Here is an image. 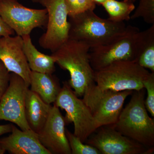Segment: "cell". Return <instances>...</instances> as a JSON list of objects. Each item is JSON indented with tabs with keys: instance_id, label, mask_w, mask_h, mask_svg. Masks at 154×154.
Instances as JSON below:
<instances>
[{
	"instance_id": "6da1fadb",
	"label": "cell",
	"mask_w": 154,
	"mask_h": 154,
	"mask_svg": "<svg viewBox=\"0 0 154 154\" xmlns=\"http://www.w3.org/2000/svg\"><path fill=\"white\" fill-rule=\"evenodd\" d=\"M91 48L83 42L69 38L51 55L61 68L68 71L70 87L78 97L94 82L95 71L90 62Z\"/></svg>"
},
{
	"instance_id": "7a4b0ae2",
	"label": "cell",
	"mask_w": 154,
	"mask_h": 154,
	"mask_svg": "<svg viewBox=\"0 0 154 154\" xmlns=\"http://www.w3.org/2000/svg\"><path fill=\"white\" fill-rule=\"evenodd\" d=\"M131 95L113 126L123 135L146 147H154V119L149 116L145 105L144 88L133 91Z\"/></svg>"
},
{
	"instance_id": "3957f363",
	"label": "cell",
	"mask_w": 154,
	"mask_h": 154,
	"mask_svg": "<svg viewBox=\"0 0 154 154\" xmlns=\"http://www.w3.org/2000/svg\"><path fill=\"white\" fill-rule=\"evenodd\" d=\"M69 18V38L83 42L91 48L113 41L124 33L127 26L124 22L100 18L92 11Z\"/></svg>"
},
{
	"instance_id": "277c9868",
	"label": "cell",
	"mask_w": 154,
	"mask_h": 154,
	"mask_svg": "<svg viewBox=\"0 0 154 154\" xmlns=\"http://www.w3.org/2000/svg\"><path fill=\"white\" fill-rule=\"evenodd\" d=\"M150 73L135 62H116L95 71L94 82L102 90L138 91L144 88V80Z\"/></svg>"
},
{
	"instance_id": "5b68a950",
	"label": "cell",
	"mask_w": 154,
	"mask_h": 154,
	"mask_svg": "<svg viewBox=\"0 0 154 154\" xmlns=\"http://www.w3.org/2000/svg\"><path fill=\"white\" fill-rule=\"evenodd\" d=\"M133 92L102 90L94 82L86 89L82 100L89 108L99 128L115 124L123 108L125 99Z\"/></svg>"
},
{
	"instance_id": "8992f818",
	"label": "cell",
	"mask_w": 154,
	"mask_h": 154,
	"mask_svg": "<svg viewBox=\"0 0 154 154\" xmlns=\"http://www.w3.org/2000/svg\"><path fill=\"white\" fill-rule=\"evenodd\" d=\"M140 31L138 28L128 25L124 33L113 41L91 48L90 62L94 70H99L116 62H135Z\"/></svg>"
},
{
	"instance_id": "52a82bcc",
	"label": "cell",
	"mask_w": 154,
	"mask_h": 154,
	"mask_svg": "<svg viewBox=\"0 0 154 154\" xmlns=\"http://www.w3.org/2000/svg\"><path fill=\"white\" fill-rule=\"evenodd\" d=\"M54 105L65 110L66 123H73L74 134L84 143L98 128L89 108L75 94L68 82L63 83Z\"/></svg>"
},
{
	"instance_id": "ba28073f",
	"label": "cell",
	"mask_w": 154,
	"mask_h": 154,
	"mask_svg": "<svg viewBox=\"0 0 154 154\" xmlns=\"http://www.w3.org/2000/svg\"><path fill=\"white\" fill-rule=\"evenodd\" d=\"M0 16L17 35L22 37L47 24L46 9L27 8L17 0H0Z\"/></svg>"
},
{
	"instance_id": "9c48e42d",
	"label": "cell",
	"mask_w": 154,
	"mask_h": 154,
	"mask_svg": "<svg viewBox=\"0 0 154 154\" xmlns=\"http://www.w3.org/2000/svg\"><path fill=\"white\" fill-rule=\"evenodd\" d=\"M40 4L47 10L48 21L46 32L40 36L38 43L53 53L69 38L68 14L64 0H42Z\"/></svg>"
},
{
	"instance_id": "30bf717a",
	"label": "cell",
	"mask_w": 154,
	"mask_h": 154,
	"mask_svg": "<svg viewBox=\"0 0 154 154\" xmlns=\"http://www.w3.org/2000/svg\"><path fill=\"white\" fill-rule=\"evenodd\" d=\"M102 154H150L154 148H148L127 137L113 125L99 127L86 141Z\"/></svg>"
},
{
	"instance_id": "8fae6325",
	"label": "cell",
	"mask_w": 154,
	"mask_h": 154,
	"mask_svg": "<svg viewBox=\"0 0 154 154\" xmlns=\"http://www.w3.org/2000/svg\"><path fill=\"white\" fill-rule=\"evenodd\" d=\"M28 88L22 77L11 72L8 88L0 101V120L13 122L23 131L30 129L25 115V96Z\"/></svg>"
},
{
	"instance_id": "7c38bea8",
	"label": "cell",
	"mask_w": 154,
	"mask_h": 154,
	"mask_svg": "<svg viewBox=\"0 0 154 154\" xmlns=\"http://www.w3.org/2000/svg\"><path fill=\"white\" fill-rule=\"evenodd\" d=\"M65 124L59 108L54 105L46 123L37 134L40 143L51 154H72L66 134Z\"/></svg>"
},
{
	"instance_id": "4fadbf2b",
	"label": "cell",
	"mask_w": 154,
	"mask_h": 154,
	"mask_svg": "<svg viewBox=\"0 0 154 154\" xmlns=\"http://www.w3.org/2000/svg\"><path fill=\"white\" fill-rule=\"evenodd\" d=\"M0 60L10 72L19 75L30 85V70L23 50L22 36L0 37Z\"/></svg>"
},
{
	"instance_id": "5bb4252c",
	"label": "cell",
	"mask_w": 154,
	"mask_h": 154,
	"mask_svg": "<svg viewBox=\"0 0 154 154\" xmlns=\"http://www.w3.org/2000/svg\"><path fill=\"white\" fill-rule=\"evenodd\" d=\"M11 134L0 139V148L11 154H51L32 130L23 131L12 125Z\"/></svg>"
},
{
	"instance_id": "9a60e30c",
	"label": "cell",
	"mask_w": 154,
	"mask_h": 154,
	"mask_svg": "<svg viewBox=\"0 0 154 154\" xmlns=\"http://www.w3.org/2000/svg\"><path fill=\"white\" fill-rule=\"evenodd\" d=\"M52 107L29 88L27 89L25 96V115L30 129L37 134L41 130L47 121Z\"/></svg>"
},
{
	"instance_id": "2e32d148",
	"label": "cell",
	"mask_w": 154,
	"mask_h": 154,
	"mask_svg": "<svg viewBox=\"0 0 154 154\" xmlns=\"http://www.w3.org/2000/svg\"><path fill=\"white\" fill-rule=\"evenodd\" d=\"M30 90L38 95L48 104L54 103L61 91L58 80L52 74L43 73L31 71Z\"/></svg>"
},
{
	"instance_id": "e0dca14e",
	"label": "cell",
	"mask_w": 154,
	"mask_h": 154,
	"mask_svg": "<svg viewBox=\"0 0 154 154\" xmlns=\"http://www.w3.org/2000/svg\"><path fill=\"white\" fill-rule=\"evenodd\" d=\"M22 37L23 50L31 71L43 73L53 74L55 71L56 63L53 57L38 51L33 44L30 35Z\"/></svg>"
},
{
	"instance_id": "ac0fdd59",
	"label": "cell",
	"mask_w": 154,
	"mask_h": 154,
	"mask_svg": "<svg viewBox=\"0 0 154 154\" xmlns=\"http://www.w3.org/2000/svg\"><path fill=\"white\" fill-rule=\"evenodd\" d=\"M135 62L154 72V24L148 29L140 31Z\"/></svg>"
},
{
	"instance_id": "d6986e66",
	"label": "cell",
	"mask_w": 154,
	"mask_h": 154,
	"mask_svg": "<svg viewBox=\"0 0 154 154\" xmlns=\"http://www.w3.org/2000/svg\"><path fill=\"white\" fill-rule=\"evenodd\" d=\"M133 0H107L102 6L109 15L108 19L116 22H124L130 19L135 7Z\"/></svg>"
},
{
	"instance_id": "ffe728a7",
	"label": "cell",
	"mask_w": 154,
	"mask_h": 154,
	"mask_svg": "<svg viewBox=\"0 0 154 154\" xmlns=\"http://www.w3.org/2000/svg\"><path fill=\"white\" fill-rule=\"evenodd\" d=\"M72 154H102L99 150L93 146L84 143L74 134L65 130Z\"/></svg>"
},
{
	"instance_id": "44dd1931",
	"label": "cell",
	"mask_w": 154,
	"mask_h": 154,
	"mask_svg": "<svg viewBox=\"0 0 154 154\" xmlns=\"http://www.w3.org/2000/svg\"><path fill=\"white\" fill-rule=\"evenodd\" d=\"M142 18L146 23L154 24V0H139L138 6L130 19Z\"/></svg>"
},
{
	"instance_id": "7402d4cb",
	"label": "cell",
	"mask_w": 154,
	"mask_h": 154,
	"mask_svg": "<svg viewBox=\"0 0 154 154\" xmlns=\"http://www.w3.org/2000/svg\"><path fill=\"white\" fill-rule=\"evenodd\" d=\"M68 14L72 17L86 11H94L96 4L92 0H64Z\"/></svg>"
},
{
	"instance_id": "603a6c76",
	"label": "cell",
	"mask_w": 154,
	"mask_h": 154,
	"mask_svg": "<svg viewBox=\"0 0 154 154\" xmlns=\"http://www.w3.org/2000/svg\"><path fill=\"white\" fill-rule=\"evenodd\" d=\"M144 88L147 91L146 99L145 105L147 110L153 117H154V72H150L143 82Z\"/></svg>"
},
{
	"instance_id": "cb8c5ba5",
	"label": "cell",
	"mask_w": 154,
	"mask_h": 154,
	"mask_svg": "<svg viewBox=\"0 0 154 154\" xmlns=\"http://www.w3.org/2000/svg\"><path fill=\"white\" fill-rule=\"evenodd\" d=\"M10 73L0 60V101L8 88Z\"/></svg>"
},
{
	"instance_id": "d4e9b609",
	"label": "cell",
	"mask_w": 154,
	"mask_h": 154,
	"mask_svg": "<svg viewBox=\"0 0 154 154\" xmlns=\"http://www.w3.org/2000/svg\"><path fill=\"white\" fill-rule=\"evenodd\" d=\"M14 31L7 25L0 16V36H11Z\"/></svg>"
},
{
	"instance_id": "484cf974",
	"label": "cell",
	"mask_w": 154,
	"mask_h": 154,
	"mask_svg": "<svg viewBox=\"0 0 154 154\" xmlns=\"http://www.w3.org/2000/svg\"><path fill=\"white\" fill-rule=\"evenodd\" d=\"M12 130V124L0 125V136L6 134L11 133Z\"/></svg>"
},
{
	"instance_id": "4316f807",
	"label": "cell",
	"mask_w": 154,
	"mask_h": 154,
	"mask_svg": "<svg viewBox=\"0 0 154 154\" xmlns=\"http://www.w3.org/2000/svg\"><path fill=\"white\" fill-rule=\"evenodd\" d=\"M95 4H98V5H103L104 3L107 0H92Z\"/></svg>"
},
{
	"instance_id": "83f0119b",
	"label": "cell",
	"mask_w": 154,
	"mask_h": 154,
	"mask_svg": "<svg viewBox=\"0 0 154 154\" xmlns=\"http://www.w3.org/2000/svg\"><path fill=\"white\" fill-rule=\"evenodd\" d=\"M6 152V151L5 150H4L3 149H1L0 148V154H5V153Z\"/></svg>"
},
{
	"instance_id": "f1b7e54d",
	"label": "cell",
	"mask_w": 154,
	"mask_h": 154,
	"mask_svg": "<svg viewBox=\"0 0 154 154\" xmlns=\"http://www.w3.org/2000/svg\"><path fill=\"white\" fill-rule=\"evenodd\" d=\"M33 2L40 3L42 0H31Z\"/></svg>"
},
{
	"instance_id": "f546056e",
	"label": "cell",
	"mask_w": 154,
	"mask_h": 154,
	"mask_svg": "<svg viewBox=\"0 0 154 154\" xmlns=\"http://www.w3.org/2000/svg\"><path fill=\"white\" fill-rule=\"evenodd\" d=\"M136 1V0H133V1L134 2H135V1Z\"/></svg>"
}]
</instances>
